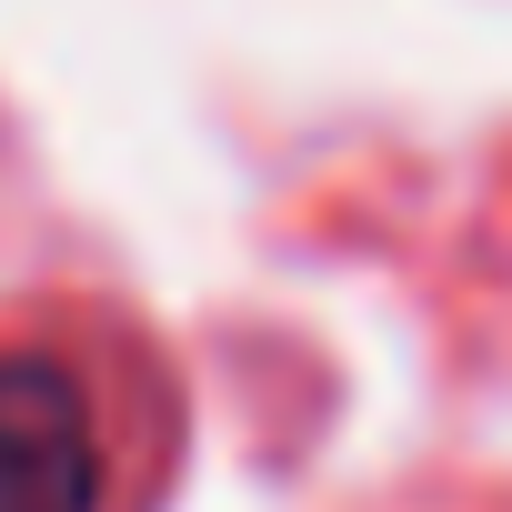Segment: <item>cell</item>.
<instances>
[{
	"mask_svg": "<svg viewBox=\"0 0 512 512\" xmlns=\"http://www.w3.org/2000/svg\"><path fill=\"white\" fill-rule=\"evenodd\" d=\"M101 422L71 362L0 352V512H101Z\"/></svg>",
	"mask_w": 512,
	"mask_h": 512,
	"instance_id": "6da1fadb",
	"label": "cell"
}]
</instances>
